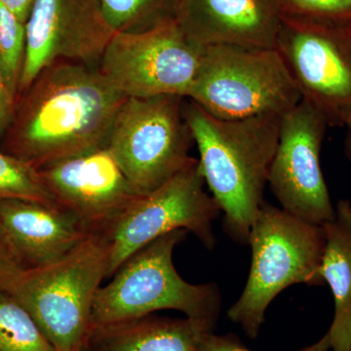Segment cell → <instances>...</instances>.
<instances>
[{
  "mask_svg": "<svg viewBox=\"0 0 351 351\" xmlns=\"http://www.w3.org/2000/svg\"><path fill=\"white\" fill-rule=\"evenodd\" d=\"M214 328L191 318L154 314L108 326L92 328L88 351H197L205 332Z\"/></svg>",
  "mask_w": 351,
  "mask_h": 351,
  "instance_id": "2e32d148",
  "label": "cell"
},
{
  "mask_svg": "<svg viewBox=\"0 0 351 351\" xmlns=\"http://www.w3.org/2000/svg\"><path fill=\"white\" fill-rule=\"evenodd\" d=\"M36 0H0L3 5L11 11L25 24L29 18L32 7Z\"/></svg>",
  "mask_w": 351,
  "mask_h": 351,
  "instance_id": "484cf974",
  "label": "cell"
},
{
  "mask_svg": "<svg viewBox=\"0 0 351 351\" xmlns=\"http://www.w3.org/2000/svg\"><path fill=\"white\" fill-rule=\"evenodd\" d=\"M252 262L239 300L228 309L230 321L256 339L272 301L295 284H324L319 269L326 237L324 228L263 202L252 225Z\"/></svg>",
  "mask_w": 351,
  "mask_h": 351,
  "instance_id": "277c9868",
  "label": "cell"
},
{
  "mask_svg": "<svg viewBox=\"0 0 351 351\" xmlns=\"http://www.w3.org/2000/svg\"><path fill=\"white\" fill-rule=\"evenodd\" d=\"M202 53L203 46L191 41L173 20L147 32H115L98 69L127 98H186Z\"/></svg>",
  "mask_w": 351,
  "mask_h": 351,
  "instance_id": "9c48e42d",
  "label": "cell"
},
{
  "mask_svg": "<svg viewBox=\"0 0 351 351\" xmlns=\"http://www.w3.org/2000/svg\"><path fill=\"white\" fill-rule=\"evenodd\" d=\"M197 351H252L237 339L235 335H217L213 331L205 332L198 343ZM298 351H331L328 334L319 341Z\"/></svg>",
  "mask_w": 351,
  "mask_h": 351,
  "instance_id": "603a6c76",
  "label": "cell"
},
{
  "mask_svg": "<svg viewBox=\"0 0 351 351\" xmlns=\"http://www.w3.org/2000/svg\"><path fill=\"white\" fill-rule=\"evenodd\" d=\"M175 22L198 45L276 49L278 0H178Z\"/></svg>",
  "mask_w": 351,
  "mask_h": 351,
  "instance_id": "5bb4252c",
  "label": "cell"
},
{
  "mask_svg": "<svg viewBox=\"0 0 351 351\" xmlns=\"http://www.w3.org/2000/svg\"><path fill=\"white\" fill-rule=\"evenodd\" d=\"M16 99L9 90L3 71L0 66V141L12 119Z\"/></svg>",
  "mask_w": 351,
  "mask_h": 351,
  "instance_id": "d4e9b609",
  "label": "cell"
},
{
  "mask_svg": "<svg viewBox=\"0 0 351 351\" xmlns=\"http://www.w3.org/2000/svg\"><path fill=\"white\" fill-rule=\"evenodd\" d=\"M186 99L216 119L239 120L283 117L302 96L276 49L211 45Z\"/></svg>",
  "mask_w": 351,
  "mask_h": 351,
  "instance_id": "8992f818",
  "label": "cell"
},
{
  "mask_svg": "<svg viewBox=\"0 0 351 351\" xmlns=\"http://www.w3.org/2000/svg\"><path fill=\"white\" fill-rule=\"evenodd\" d=\"M184 114L199 152L205 184L223 213V230L237 243L248 244L265 202L282 117L219 119L189 99Z\"/></svg>",
  "mask_w": 351,
  "mask_h": 351,
  "instance_id": "7a4b0ae2",
  "label": "cell"
},
{
  "mask_svg": "<svg viewBox=\"0 0 351 351\" xmlns=\"http://www.w3.org/2000/svg\"><path fill=\"white\" fill-rule=\"evenodd\" d=\"M348 351H351V348H350V350H348Z\"/></svg>",
  "mask_w": 351,
  "mask_h": 351,
  "instance_id": "f1b7e54d",
  "label": "cell"
},
{
  "mask_svg": "<svg viewBox=\"0 0 351 351\" xmlns=\"http://www.w3.org/2000/svg\"><path fill=\"white\" fill-rule=\"evenodd\" d=\"M326 237L319 274L331 289L335 313L327 334L331 351L351 348V203L341 200L335 217L323 226Z\"/></svg>",
  "mask_w": 351,
  "mask_h": 351,
  "instance_id": "e0dca14e",
  "label": "cell"
},
{
  "mask_svg": "<svg viewBox=\"0 0 351 351\" xmlns=\"http://www.w3.org/2000/svg\"><path fill=\"white\" fill-rule=\"evenodd\" d=\"M24 199L55 204L38 171L0 151V200Z\"/></svg>",
  "mask_w": 351,
  "mask_h": 351,
  "instance_id": "44dd1931",
  "label": "cell"
},
{
  "mask_svg": "<svg viewBox=\"0 0 351 351\" xmlns=\"http://www.w3.org/2000/svg\"><path fill=\"white\" fill-rule=\"evenodd\" d=\"M348 152L351 157V123L348 124Z\"/></svg>",
  "mask_w": 351,
  "mask_h": 351,
  "instance_id": "4316f807",
  "label": "cell"
},
{
  "mask_svg": "<svg viewBox=\"0 0 351 351\" xmlns=\"http://www.w3.org/2000/svg\"><path fill=\"white\" fill-rule=\"evenodd\" d=\"M24 270V263L0 226V291H6Z\"/></svg>",
  "mask_w": 351,
  "mask_h": 351,
  "instance_id": "cb8c5ba5",
  "label": "cell"
},
{
  "mask_svg": "<svg viewBox=\"0 0 351 351\" xmlns=\"http://www.w3.org/2000/svg\"><path fill=\"white\" fill-rule=\"evenodd\" d=\"M0 351H56L29 311L0 291Z\"/></svg>",
  "mask_w": 351,
  "mask_h": 351,
  "instance_id": "d6986e66",
  "label": "cell"
},
{
  "mask_svg": "<svg viewBox=\"0 0 351 351\" xmlns=\"http://www.w3.org/2000/svg\"><path fill=\"white\" fill-rule=\"evenodd\" d=\"M0 226L25 269L61 260L91 234L63 208L32 200H0Z\"/></svg>",
  "mask_w": 351,
  "mask_h": 351,
  "instance_id": "9a60e30c",
  "label": "cell"
},
{
  "mask_svg": "<svg viewBox=\"0 0 351 351\" xmlns=\"http://www.w3.org/2000/svg\"><path fill=\"white\" fill-rule=\"evenodd\" d=\"M27 43L18 95L60 61L98 66L113 34L100 0H36L25 23Z\"/></svg>",
  "mask_w": 351,
  "mask_h": 351,
  "instance_id": "7c38bea8",
  "label": "cell"
},
{
  "mask_svg": "<svg viewBox=\"0 0 351 351\" xmlns=\"http://www.w3.org/2000/svg\"><path fill=\"white\" fill-rule=\"evenodd\" d=\"M282 19L351 29V0H278Z\"/></svg>",
  "mask_w": 351,
  "mask_h": 351,
  "instance_id": "7402d4cb",
  "label": "cell"
},
{
  "mask_svg": "<svg viewBox=\"0 0 351 351\" xmlns=\"http://www.w3.org/2000/svg\"><path fill=\"white\" fill-rule=\"evenodd\" d=\"M205 186L195 158L160 188L138 196L104 233L110 251L108 277L134 254L174 230H188L212 250L216 244L214 221L221 211Z\"/></svg>",
  "mask_w": 351,
  "mask_h": 351,
  "instance_id": "ba28073f",
  "label": "cell"
},
{
  "mask_svg": "<svg viewBox=\"0 0 351 351\" xmlns=\"http://www.w3.org/2000/svg\"><path fill=\"white\" fill-rule=\"evenodd\" d=\"M80 351H88V350H87V348H83V350H80Z\"/></svg>",
  "mask_w": 351,
  "mask_h": 351,
  "instance_id": "83f0119b",
  "label": "cell"
},
{
  "mask_svg": "<svg viewBox=\"0 0 351 351\" xmlns=\"http://www.w3.org/2000/svg\"><path fill=\"white\" fill-rule=\"evenodd\" d=\"M126 99L98 66L51 64L18 95L0 151L39 170L103 147Z\"/></svg>",
  "mask_w": 351,
  "mask_h": 351,
  "instance_id": "6da1fadb",
  "label": "cell"
},
{
  "mask_svg": "<svg viewBox=\"0 0 351 351\" xmlns=\"http://www.w3.org/2000/svg\"><path fill=\"white\" fill-rule=\"evenodd\" d=\"M105 235L91 233L61 260L25 269L7 292L29 311L56 351H80L92 330V309L108 278Z\"/></svg>",
  "mask_w": 351,
  "mask_h": 351,
  "instance_id": "5b68a950",
  "label": "cell"
},
{
  "mask_svg": "<svg viewBox=\"0 0 351 351\" xmlns=\"http://www.w3.org/2000/svg\"><path fill=\"white\" fill-rule=\"evenodd\" d=\"M186 98H127L108 132V149L138 195L160 188L195 158L184 114Z\"/></svg>",
  "mask_w": 351,
  "mask_h": 351,
  "instance_id": "52a82bcc",
  "label": "cell"
},
{
  "mask_svg": "<svg viewBox=\"0 0 351 351\" xmlns=\"http://www.w3.org/2000/svg\"><path fill=\"white\" fill-rule=\"evenodd\" d=\"M276 50L302 100L330 126L351 123V29L282 19Z\"/></svg>",
  "mask_w": 351,
  "mask_h": 351,
  "instance_id": "30bf717a",
  "label": "cell"
},
{
  "mask_svg": "<svg viewBox=\"0 0 351 351\" xmlns=\"http://www.w3.org/2000/svg\"><path fill=\"white\" fill-rule=\"evenodd\" d=\"M115 32L137 34L175 20L178 0H100Z\"/></svg>",
  "mask_w": 351,
  "mask_h": 351,
  "instance_id": "ac0fdd59",
  "label": "cell"
},
{
  "mask_svg": "<svg viewBox=\"0 0 351 351\" xmlns=\"http://www.w3.org/2000/svg\"><path fill=\"white\" fill-rule=\"evenodd\" d=\"M328 126L322 113L304 100L285 113L267 182L283 210L321 226L335 217L320 162Z\"/></svg>",
  "mask_w": 351,
  "mask_h": 351,
  "instance_id": "8fae6325",
  "label": "cell"
},
{
  "mask_svg": "<svg viewBox=\"0 0 351 351\" xmlns=\"http://www.w3.org/2000/svg\"><path fill=\"white\" fill-rule=\"evenodd\" d=\"M25 43V23L0 2V66L16 100L24 66Z\"/></svg>",
  "mask_w": 351,
  "mask_h": 351,
  "instance_id": "ffe728a7",
  "label": "cell"
},
{
  "mask_svg": "<svg viewBox=\"0 0 351 351\" xmlns=\"http://www.w3.org/2000/svg\"><path fill=\"white\" fill-rule=\"evenodd\" d=\"M58 206L104 234L138 196L107 145L38 170Z\"/></svg>",
  "mask_w": 351,
  "mask_h": 351,
  "instance_id": "4fadbf2b",
  "label": "cell"
},
{
  "mask_svg": "<svg viewBox=\"0 0 351 351\" xmlns=\"http://www.w3.org/2000/svg\"><path fill=\"white\" fill-rule=\"evenodd\" d=\"M186 234V230L167 233L122 263L110 277L112 281L97 291L92 328L138 319L166 309L215 328L221 307L218 286L188 282L173 262L175 248Z\"/></svg>",
  "mask_w": 351,
  "mask_h": 351,
  "instance_id": "3957f363",
  "label": "cell"
}]
</instances>
